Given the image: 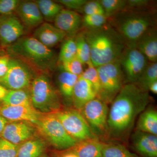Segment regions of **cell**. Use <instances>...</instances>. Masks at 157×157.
I'll list each match as a JSON object with an SVG mask.
<instances>
[{
  "instance_id": "9a60e30c",
  "label": "cell",
  "mask_w": 157,
  "mask_h": 157,
  "mask_svg": "<svg viewBox=\"0 0 157 157\" xmlns=\"http://www.w3.org/2000/svg\"><path fill=\"white\" fill-rule=\"evenodd\" d=\"M132 147L140 157H157V135L136 130L131 137Z\"/></svg>"
},
{
  "instance_id": "4fadbf2b",
  "label": "cell",
  "mask_w": 157,
  "mask_h": 157,
  "mask_svg": "<svg viewBox=\"0 0 157 157\" xmlns=\"http://www.w3.org/2000/svg\"><path fill=\"white\" fill-rule=\"evenodd\" d=\"M24 33L23 25L16 16L12 14L0 17V42L3 46L13 44Z\"/></svg>"
},
{
  "instance_id": "5b68a950",
  "label": "cell",
  "mask_w": 157,
  "mask_h": 157,
  "mask_svg": "<svg viewBox=\"0 0 157 157\" xmlns=\"http://www.w3.org/2000/svg\"><path fill=\"white\" fill-rule=\"evenodd\" d=\"M30 94L33 107L41 113H54L61 109L58 94L45 75L34 78L31 84Z\"/></svg>"
},
{
  "instance_id": "d4e9b609",
  "label": "cell",
  "mask_w": 157,
  "mask_h": 157,
  "mask_svg": "<svg viewBox=\"0 0 157 157\" xmlns=\"http://www.w3.org/2000/svg\"><path fill=\"white\" fill-rule=\"evenodd\" d=\"M2 102L3 105L7 106H33L30 94L25 89L9 90Z\"/></svg>"
},
{
  "instance_id": "f6af8a7d",
  "label": "cell",
  "mask_w": 157,
  "mask_h": 157,
  "mask_svg": "<svg viewBox=\"0 0 157 157\" xmlns=\"http://www.w3.org/2000/svg\"><path fill=\"white\" fill-rule=\"evenodd\" d=\"M40 157H48V155H46L45 154L43 155L42 156Z\"/></svg>"
},
{
  "instance_id": "484cf974",
  "label": "cell",
  "mask_w": 157,
  "mask_h": 157,
  "mask_svg": "<svg viewBox=\"0 0 157 157\" xmlns=\"http://www.w3.org/2000/svg\"><path fill=\"white\" fill-rule=\"evenodd\" d=\"M101 157H140L131 152L124 144L104 142Z\"/></svg>"
},
{
  "instance_id": "cb8c5ba5",
  "label": "cell",
  "mask_w": 157,
  "mask_h": 157,
  "mask_svg": "<svg viewBox=\"0 0 157 157\" xmlns=\"http://www.w3.org/2000/svg\"><path fill=\"white\" fill-rule=\"evenodd\" d=\"M78 76L62 70L58 76L59 90L62 95L72 100L73 89Z\"/></svg>"
},
{
  "instance_id": "8d00e7d4",
  "label": "cell",
  "mask_w": 157,
  "mask_h": 157,
  "mask_svg": "<svg viewBox=\"0 0 157 157\" xmlns=\"http://www.w3.org/2000/svg\"><path fill=\"white\" fill-rule=\"evenodd\" d=\"M82 12L84 15L105 14L103 6L99 0L87 1L82 8Z\"/></svg>"
},
{
  "instance_id": "d590c367",
  "label": "cell",
  "mask_w": 157,
  "mask_h": 157,
  "mask_svg": "<svg viewBox=\"0 0 157 157\" xmlns=\"http://www.w3.org/2000/svg\"><path fill=\"white\" fill-rule=\"evenodd\" d=\"M152 2L148 0H127L125 9L133 11H155L152 9Z\"/></svg>"
},
{
  "instance_id": "f1b7e54d",
  "label": "cell",
  "mask_w": 157,
  "mask_h": 157,
  "mask_svg": "<svg viewBox=\"0 0 157 157\" xmlns=\"http://www.w3.org/2000/svg\"><path fill=\"white\" fill-rule=\"evenodd\" d=\"M74 39L76 45V57L83 64H88L91 62L90 51L83 31L78 32Z\"/></svg>"
},
{
  "instance_id": "f35d334b",
  "label": "cell",
  "mask_w": 157,
  "mask_h": 157,
  "mask_svg": "<svg viewBox=\"0 0 157 157\" xmlns=\"http://www.w3.org/2000/svg\"><path fill=\"white\" fill-rule=\"evenodd\" d=\"M57 2L65 6L69 10L82 11L87 0H58Z\"/></svg>"
},
{
  "instance_id": "4316f807",
  "label": "cell",
  "mask_w": 157,
  "mask_h": 157,
  "mask_svg": "<svg viewBox=\"0 0 157 157\" xmlns=\"http://www.w3.org/2000/svg\"><path fill=\"white\" fill-rule=\"evenodd\" d=\"M157 80V62H149L145 70L135 84L141 90L148 92L152 82Z\"/></svg>"
},
{
  "instance_id": "3957f363",
  "label": "cell",
  "mask_w": 157,
  "mask_h": 157,
  "mask_svg": "<svg viewBox=\"0 0 157 157\" xmlns=\"http://www.w3.org/2000/svg\"><path fill=\"white\" fill-rule=\"evenodd\" d=\"M155 11L125 9L108 18L110 25L125 42L127 46H135L147 30L156 26Z\"/></svg>"
},
{
  "instance_id": "ac0fdd59",
  "label": "cell",
  "mask_w": 157,
  "mask_h": 157,
  "mask_svg": "<svg viewBox=\"0 0 157 157\" xmlns=\"http://www.w3.org/2000/svg\"><path fill=\"white\" fill-rule=\"evenodd\" d=\"M96 98L97 94L91 83L78 76L73 89L72 98L75 109L80 111L88 102Z\"/></svg>"
},
{
  "instance_id": "60d3db41",
  "label": "cell",
  "mask_w": 157,
  "mask_h": 157,
  "mask_svg": "<svg viewBox=\"0 0 157 157\" xmlns=\"http://www.w3.org/2000/svg\"><path fill=\"white\" fill-rule=\"evenodd\" d=\"M56 155V157H78L73 153L69 151V150L64 151H59Z\"/></svg>"
},
{
  "instance_id": "836d02e7",
  "label": "cell",
  "mask_w": 157,
  "mask_h": 157,
  "mask_svg": "<svg viewBox=\"0 0 157 157\" xmlns=\"http://www.w3.org/2000/svg\"><path fill=\"white\" fill-rule=\"evenodd\" d=\"M83 64L76 57L70 60L61 63L62 70L77 76L83 73Z\"/></svg>"
},
{
  "instance_id": "ee69618b",
  "label": "cell",
  "mask_w": 157,
  "mask_h": 157,
  "mask_svg": "<svg viewBox=\"0 0 157 157\" xmlns=\"http://www.w3.org/2000/svg\"><path fill=\"white\" fill-rule=\"evenodd\" d=\"M148 91L157 94V80L153 82L148 87Z\"/></svg>"
},
{
  "instance_id": "9c48e42d",
  "label": "cell",
  "mask_w": 157,
  "mask_h": 157,
  "mask_svg": "<svg viewBox=\"0 0 157 157\" xmlns=\"http://www.w3.org/2000/svg\"><path fill=\"white\" fill-rule=\"evenodd\" d=\"M53 113L67 133L77 142L97 137L91 131L80 111L75 108L61 109Z\"/></svg>"
},
{
  "instance_id": "ab89813d",
  "label": "cell",
  "mask_w": 157,
  "mask_h": 157,
  "mask_svg": "<svg viewBox=\"0 0 157 157\" xmlns=\"http://www.w3.org/2000/svg\"><path fill=\"white\" fill-rule=\"evenodd\" d=\"M10 58L7 56L0 57V78L5 76L9 69Z\"/></svg>"
},
{
  "instance_id": "4dcf8cb0",
  "label": "cell",
  "mask_w": 157,
  "mask_h": 157,
  "mask_svg": "<svg viewBox=\"0 0 157 157\" xmlns=\"http://www.w3.org/2000/svg\"><path fill=\"white\" fill-rule=\"evenodd\" d=\"M103 6L105 15L109 17L126 8L127 0H99Z\"/></svg>"
},
{
  "instance_id": "bcb514c9",
  "label": "cell",
  "mask_w": 157,
  "mask_h": 157,
  "mask_svg": "<svg viewBox=\"0 0 157 157\" xmlns=\"http://www.w3.org/2000/svg\"><path fill=\"white\" fill-rule=\"evenodd\" d=\"M0 17H1V16H0Z\"/></svg>"
},
{
  "instance_id": "277c9868",
  "label": "cell",
  "mask_w": 157,
  "mask_h": 157,
  "mask_svg": "<svg viewBox=\"0 0 157 157\" xmlns=\"http://www.w3.org/2000/svg\"><path fill=\"white\" fill-rule=\"evenodd\" d=\"M7 51L10 55L22 58L40 70L52 69L55 64L54 52L34 37L20 38L8 46Z\"/></svg>"
},
{
  "instance_id": "ba28073f",
  "label": "cell",
  "mask_w": 157,
  "mask_h": 157,
  "mask_svg": "<svg viewBox=\"0 0 157 157\" xmlns=\"http://www.w3.org/2000/svg\"><path fill=\"white\" fill-rule=\"evenodd\" d=\"M80 112L96 137L102 141L109 139L107 126L109 108L107 104L96 98L88 102Z\"/></svg>"
},
{
  "instance_id": "83f0119b",
  "label": "cell",
  "mask_w": 157,
  "mask_h": 157,
  "mask_svg": "<svg viewBox=\"0 0 157 157\" xmlns=\"http://www.w3.org/2000/svg\"><path fill=\"white\" fill-rule=\"evenodd\" d=\"M43 18L52 21L59 13L63 6L61 4L51 0H38L36 1Z\"/></svg>"
},
{
  "instance_id": "5bb4252c",
  "label": "cell",
  "mask_w": 157,
  "mask_h": 157,
  "mask_svg": "<svg viewBox=\"0 0 157 157\" xmlns=\"http://www.w3.org/2000/svg\"><path fill=\"white\" fill-rule=\"evenodd\" d=\"M43 113L33 107L27 106H0V115L9 122L25 121L35 124Z\"/></svg>"
},
{
  "instance_id": "e0dca14e",
  "label": "cell",
  "mask_w": 157,
  "mask_h": 157,
  "mask_svg": "<svg viewBox=\"0 0 157 157\" xmlns=\"http://www.w3.org/2000/svg\"><path fill=\"white\" fill-rule=\"evenodd\" d=\"M15 11L27 27L33 28L43 23L44 18L36 2L20 1Z\"/></svg>"
},
{
  "instance_id": "d6986e66",
  "label": "cell",
  "mask_w": 157,
  "mask_h": 157,
  "mask_svg": "<svg viewBox=\"0 0 157 157\" xmlns=\"http://www.w3.org/2000/svg\"><path fill=\"white\" fill-rule=\"evenodd\" d=\"M67 36L65 33L48 23H43L34 33V38L48 48L55 46Z\"/></svg>"
},
{
  "instance_id": "7c38bea8",
  "label": "cell",
  "mask_w": 157,
  "mask_h": 157,
  "mask_svg": "<svg viewBox=\"0 0 157 157\" xmlns=\"http://www.w3.org/2000/svg\"><path fill=\"white\" fill-rule=\"evenodd\" d=\"M25 121L9 122L1 137L11 143L19 145L34 138L36 129L34 125Z\"/></svg>"
},
{
  "instance_id": "30bf717a",
  "label": "cell",
  "mask_w": 157,
  "mask_h": 157,
  "mask_svg": "<svg viewBox=\"0 0 157 157\" xmlns=\"http://www.w3.org/2000/svg\"><path fill=\"white\" fill-rule=\"evenodd\" d=\"M125 83L135 84L149 63L146 57L135 46H127L119 59Z\"/></svg>"
},
{
  "instance_id": "7402d4cb",
  "label": "cell",
  "mask_w": 157,
  "mask_h": 157,
  "mask_svg": "<svg viewBox=\"0 0 157 157\" xmlns=\"http://www.w3.org/2000/svg\"><path fill=\"white\" fill-rule=\"evenodd\" d=\"M46 149L45 140L33 138L19 145L17 157H40L45 154Z\"/></svg>"
},
{
  "instance_id": "7bdbcfd3",
  "label": "cell",
  "mask_w": 157,
  "mask_h": 157,
  "mask_svg": "<svg viewBox=\"0 0 157 157\" xmlns=\"http://www.w3.org/2000/svg\"><path fill=\"white\" fill-rule=\"evenodd\" d=\"M9 91V90L0 84V101H3Z\"/></svg>"
},
{
  "instance_id": "8fae6325",
  "label": "cell",
  "mask_w": 157,
  "mask_h": 157,
  "mask_svg": "<svg viewBox=\"0 0 157 157\" xmlns=\"http://www.w3.org/2000/svg\"><path fill=\"white\" fill-rule=\"evenodd\" d=\"M32 75L25 63L17 59H10L9 69L5 76L0 78V84L10 90L25 89L30 85Z\"/></svg>"
},
{
  "instance_id": "1f68e13d",
  "label": "cell",
  "mask_w": 157,
  "mask_h": 157,
  "mask_svg": "<svg viewBox=\"0 0 157 157\" xmlns=\"http://www.w3.org/2000/svg\"><path fill=\"white\" fill-rule=\"evenodd\" d=\"M108 23V17L105 14L84 15L82 17V27L83 29H94L101 27Z\"/></svg>"
},
{
  "instance_id": "8992f818",
  "label": "cell",
  "mask_w": 157,
  "mask_h": 157,
  "mask_svg": "<svg viewBox=\"0 0 157 157\" xmlns=\"http://www.w3.org/2000/svg\"><path fill=\"white\" fill-rule=\"evenodd\" d=\"M34 125L37 131L59 151L70 149L77 143L53 113H43Z\"/></svg>"
},
{
  "instance_id": "44dd1931",
  "label": "cell",
  "mask_w": 157,
  "mask_h": 157,
  "mask_svg": "<svg viewBox=\"0 0 157 157\" xmlns=\"http://www.w3.org/2000/svg\"><path fill=\"white\" fill-rule=\"evenodd\" d=\"M104 142L97 137L76 143L67 150L78 157H101Z\"/></svg>"
},
{
  "instance_id": "e575fe53",
  "label": "cell",
  "mask_w": 157,
  "mask_h": 157,
  "mask_svg": "<svg viewBox=\"0 0 157 157\" xmlns=\"http://www.w3.org/2000/svg\"><path fill=\"white\" fill-rule=\"evenodd\" d=\"M19 145L0 137V157H17Z\"/></svg>"
},
{
  "instance_id": "2e32d148",
  "label": "cell",
  "mask_w": 157,
  "mask_h": 157,
  "mask_svg": "<svg viewBox=\"0 0 157 157\" xmlns=\"http://www.w3.org/2000/svg\"><path fill=\"white\" fill-rule=\"evenodd\" d=\"M82 17L75 11L63 9L54 20V26L69 37H74L82 26Z\"/></svg>"
},
{
  "instance_id": "d6a6232c",
  "label": "cell",
  "mask_w": 157,
  "mask_h": 157,
  "mask_svg": "<svg viewBox=\"0 0 157 157\" xmlns=\"http://www.w3.org/2000/svg\"><path fill=\"white\" fill-rule=\"evenodd\" d=\"M87 69L83 71L82 74L79 76L86 79L91 83L97 94V98L101 91L100 79L98 70L97 68L93 66L91 62L87 64Z\"/></svg>"
},
{
  "instance_id": "7a4b0ae2",
  "label": "cell",
  "mask_w": 157,
  "mask_h": 157,
  "mask_svg": "<svg viewBox=\"0 0 157 157\" xmlns=\"http://www.w3.org/2000/svg\"><path fill=\"white\" fill-rule=\"evenodd\" d=\"M82 31L89 45L91 62L96 68L119 59L127 47L122 38L108 23Z\"/></svg>"
},
{
  "instance_id": "f546056e",
  "label": "cell",
  "mask_w": 157,
  "mask_h": 157,
  "mask_svg": "<svg viewBox=\"0 0 157 157\" xmlns=\"http://www.w3.org/2000/svg\"><path fill=\"white\" fill-rule=\"evenodd\" d=\"M75 36L69 37L61 46L59 59L61 63L72 59L76 57V48Z\"/></svg>"
},
{
  "instance_id": "b9f144b4",
  "label": "cell",
  "mask_w": 157,
  "mask_h": 157,
  "mask_svg": "<svg viewBox=\"0 0 157 157\" xmlns=\"http://www.w3.org/2000/svg\"><path fill=\"white\" fill-rule=\"evenodd\" d=\"M9 122V121L3 117L2 116L0 115V137H1L5 127Z\"/></svg>"
},
{
  "instance_id": "ffe728a7",
  "label": "cell",
  "mask_w": 157,
  "mask_h": 157,
  "mask_svg": "<svg viewBox=\"0 0 157 157\" xmlns=\"http://www.w3.org/2000/svg\"><path fill=\"white\" fill-rule=\"evenodd\" d=\"M135 47L150 62H157V27L149 29L137 40Z\"/></svg>"
},
{
  "instance_id": "6da1fadb",
  "label": "cell",
  "mask_w": 157,
  "mask_h": 157,
  "mask_svg": "<svg viewBox=\"0 0 157 157\" xmlns=\"http://www.w3.org/2000/svg\"><path fill=\"white\" fill-rule=\"evenodd\" d=\"M150 101L148 92L141 90L134 83L124 84L109 109L107 126L109 139L125 140L135 120L145 110Z\"/></svg>"
},
{
  "instance_id": "603a6c76",
  "label": "cell",
  "mask_w": 157,
  "mask_h": 157,
  "mask_svg": "<svg viewBox=\"0 0 157 157\" xmlns=\"http://www.w3.org/2000/svg\"><path fill=\"white\" fill-rule=\"evenodd\" d=\"M136 130L157 135V112L153 108H147L140 114Z\"/></svg>"
},
{
  "instance_id": "52a82bcc",
  "label": "cell",
  "mask_w": 157,
  "mask_h": 157,
  "mask_svg": "<svg viewBox=\"0 0 157 157\" xmlns=\"http://www.w3.org/2000/svg\"><path fill=\"white\" fill-rule=\"evenodd\" d=\"M97 68L101 91L97 98L107 104H111L125 83L119 59Z\"/></svg>"
},
{
  "instance_id": "74e56055",
  "label": "cell",
  "mask_w": 157,
  "mask_h": 157,
  "mask_svg": "<svg viewBox=\"0 0 157 157\" xmlns=\"http://www.w3.org/2000/svg\"><path fill=\"white\" fill-rule=\"evenodd\" d=\"M20 2L18 0H0V15L12 14L16 11Z\"/></svg>"
}]
</instances>
